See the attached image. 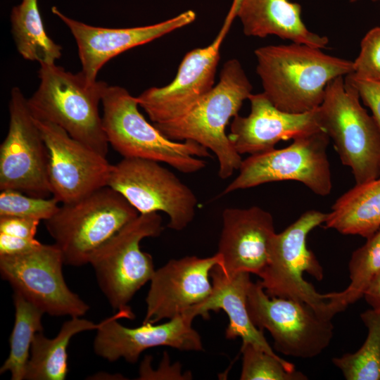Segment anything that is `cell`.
<instances>
[{"label": "cell", "mask_w": 380, "mask_h": 380, "mask_svg": "<svg viewBox=\"0 0 380 380\" xmlns=\"http://www.w3.org/2000/svg\"><path fill=\"white\" fill-rule=\"evenodd\" d=\"M325 228L367 239L380 229V177L355 185L331 207Z\"/></svg>", "instance_id": "603a6c76"}, {"label": "cell", "mask_w": 380, "mask_h": 380, "mask_svg": "<svg viewBox=\"0 0 380 380\" xmlns=\"http://www.w3.org/2000/svg\"><path fill=\"white\" fill-rule=\"evenodd\" d=\"M360 99L357 90L338 77L327 86L318 108L322 127L341 163L351 169L355 184L380 177V131Z\"/></svg>", "instance_id": "52a82bcc"}, {"label": "cell", "mask_w": 380, "mask_h": 380, "mask_svg": "<svg viewBox=\"0 0 380 380\" xmlns=\"http://www.w3.org/2000/svg\"><path fill=\"white\" fill-rule=\"evenodd\" d=\"M353 76L380 82V26L369 30L360 42V51L353 61Z\"/></svg>", "instance_id": "1f68e13d"}, {"label": "cell", "mask_w": 380, "mask_h": 380, "mask_svg": "<svg viewBox=\"0 0 380 380\" xmlns=\"http://www.w3.org/2000/svg\"><path fill=\"white\" fill-rule=\"evenodd\" d=\"M360 318L368 331L364 343L353 353L334 357L332 362L347 380H380V312L369 309Z\"/></svg>", "instance_id": "83f0119b"}, {"label": "cell", "mask_w": 380, "mask_h": 380, "mask_svg": "<svg viewBox=\"0 0 380 380\" xmlns=\"http://www.w3.org/2000/svg\"><path fill=\"white\" fill-rule=\"evenodd\" d=\"M235 18L236 8L232 3L211 44L188 52L169 84L148 88L137 97L139 106L153 125L175 119L213 88L220 47Z\"/></svg>", "instance_id": "5bb4252c"}, {"label": "cell", "mask_w": 380, "mask_h": 380, "mask_svg": "<svg viewBox=\"0 0 380 380\" xmlns=\"http://www.w3.org/2000/svg\"><path fill=\"white\" fill-rule=\"evenodd\" d=\"M151 357L146 356L141 362L138 379H189L191 377L190 374H182L179 362L170 365L167 354H165L160 366L155 371L151 367Z\"/></svg>", "instance_id": "836d02e7"}, {"label": "cell", "mask_w": 380, "mask_h": 380, "mask_svg": "<svg viewBox=\"0 0 380 380\" xmlns=\"http://www.w3.org/2000/svg\"><path fill=\"white\" fill-rule=\"evenodd\" d=\"M216 253L217 265L228 275L239 272L260 274L268 260L274 230L272 215L258 206L227 208Z\"/></svg>", "instance_id": "d6986e66"}, {"label": "cell", "mask_w": 380, "mask_h": 380, "mask_svg": "<svg viewBox=\"0 0 380 380\" xmlns=\"http://www.w3.org/2000/svg\"><path fill=\"white\" fill-rule=\"evenodd\" d=\"M163 229L158 213L139 214L91 255L99 286L116 310H131L134 294L150 281L155 270L151 255L140 248L142 239L158 236Z\"/></svg>", "instance_id": "ba28073f"}, {"label": "cell", "mask_w": 380, "mask_h": 380, "mask_svg": "<svg viewBox=\"0 0 380 380\" xmlns=\"http://www.w3.org/2000/svg\"><path fill=\"white\" fill-rule=\"evenodd\" d=\"M108 186L120 194L139 214L161 211L176 231L194 220L198 199L193 191L159 162L123 158L112 165Z\"/></svg>", "instance_id": "8fae6325"}, {"label": "cell", "mask_w": 380, "mask_h": 380, "mask_svg": "<svg viewBox=\"0 0 380 380\" xmlns=\"http://www.w3.org/2000/svg\"><path fill=\"white\" fill-rule=\"evenodd\" d=\"M248 99L250 113L236 115L228 134L240 155L262 153L274 148L280 141L323 129L318 108L303 113L285 112L275 107L263 92L252 93Z\"/></svg>", "instance_id": "ffe728a7"}, {"label": "cell", "mask_w": 380, "mask_h": 380, "mask_svg": "<svg viewBox=\"0 0 380 380\" xmlns=\"http://www.w3.org/2000/svg\"><path fill=\"white\" fill-rule=\"evenodd\" d=\"M220 262L211 257L186 256L172 259L155 270L146 298L143 323L170 319L203 303L211 294L213 268Z\"/></svg>", "instance_id": "e0dca14e"}, {"label": "cell", "mask_w": 380, "mask_h": 380, "mask_svg": "<svg viewBox=\"0 0 380 380\" xmlns=\"http://www.w3.org/2000/svg\"><path fill=\"white\" fill-rule=\"evenodd\" d=\"M241 380H307L295 365L251 343H242Z\"/></svg>", "instance_id": "f1b7e54d"}, {"label": "cell", "mask_w": 380, "mask_h": 380, "mask_svg": "<svg viewBox=\"0 0 380 380\" xmlns=\"http://www.w3.org/2000/svg\"><path fill=\"white\" fill-rule=\"evenodd\" d=\"M34 120L49 153L48 179L53 198L62 204L70 203L108 185L113 165L106 156L61 127Z\"/></svg>", "instance_id": "9a60e30c"}, {"label": "cell", "mask_w": 380, "mask_h": 380, "mask_svg": "<svg viewBox=\"0 0 380 380\" xmlns=\"http://www.w3.org/2000/svg\"><path fill=\"white\" fill-rule=\"evenodd\" d=\"M329 139L324 130L319 129L293 139L284 148L251 155L242 160L239 175L222 194L291 180L302 183L318 196L329 195L332 189L327 153Z\"/></svg>", "instance_id": "9c48e42d"}, {"label": "cell", "mask_w": 380, "mask_h": 380, "mask_svg": "<svg viewBox=\"0 0 380 380\" xmlns=\"http://www.w3.org/2000/svg\"><path fill=\"white\" fill-rule=\"evenodd\" d=\"M327 213L310 210L270 241L268 260L258 276L270 297L289 298L310 305L320 316L331 319L335 315L329 296L320 293L303 279L306 272L317 281L324 277L323 268L306 244L307 236L324 223Z\"/></svg>", "instance_id": "8992f818"}, {"label": "cell", "mask_w": 380, "mask_h": 380, "mask_svg": "<svg viewBox=\"0 0 380 380\" xmlns=\"http://www.w3.org/2000/svg\"><path fill=\"white\" fill-rule=\"evenodd\" d=\"M8 110V129L0 146V190L47 198L48 150L19 87L11 89Z\"/></svg>", "instance_id": "4fadbf2b"}, {"label": "cell", "mask_w": 380, "mask_h": 380, "mask_svg": "<svg viewBox=\"0 0 380 380\" xmlns=\"http://www.w3.org/2000/svg\"><path fill=\"white\" fill-rule=\"evenodd\" d=\"M102 323L103 321L95 324L81 317H74L63 324L57 336L53 338L46 337L43 331L36 334L30 348L25 379H65L68 372L67 349L70 339L80 332L98 329Z\"/></svg>", "instance_id": "cb8c5ba5"}, {"label": "cell", "mask_w": 380, "mask_h": 380, "mask_svg": "<svg viewBox=\"0 0 380 380\" xmlns=\"http://www.w3.org/2000/svg\"><path fill=\"white\" fill-rule=\"evenodd\" d=\"M40 221L18 217H0V255L27 252L39 246L36 239Z\"/></svg>", "instance_id": "4dcf8cb0"}, {"label": "cell", "mask_w": 380, "mask_h": 380, "mask_svg": "<svg viewBox=\"0 0 380 380\" xmlns=\"http://www.w3.org/2000/svg\"><path fill=\"white\" fill-rule=\"evenodd\" d=\"M246 305L253 323L261 330L267 329L275 350L285 355L315 357L331 341V319L320 316L306 303L269 296L259 281H251Z\"/></svg>", "instance_id": "30bf717a"}, {"label": "cell", "mask_w": 380, "mask_h": 380, "mask_svg": "<svg viewBox=\"0 0 380 380\" xmlns=\"http://www.w3.org/2000/svg\"><path fill=\"white\" fill-rule=\"evenodd\" d=\"M59 248L41 243L27 252L0 255V273L14 293L51 316L82 317L89 307L68 286Z\"/></svg>", "instance_id": "7c38bea8"}, {"label": "cell", "mask_w": 380, "mask_h": 380, "mask_svg": "<svg viewBox=\"0 0 380 380\" xmlns=\"http://www.w3.org/2000/svg\"><path fill=\"white\" fill-rule=\"evenodd\" d=\"M253 86L237 59L225 62L220 80L213 88L175 119L154 125L168 139L194 141L214 153L219 164L218 175L225 179L239 169L241 155L226 134L230 120L239 115Z\"/></svg>", "instance_id": "7a4b0ae2"}, {"label": "cell", "mask_w": 380, "mask_h": 380, "mask_svg": "<svg viewBox=\"0 0 380 380\" xmlns=\"http://www.w3.org/2000/svg\"><path fill=\"white\" fill-rule=\"evenodd\" d=\"M348 270L350 282L348 287L341 292L328 293L334 315L363 298L371 281L380 272V229L352 253Z\"/></svg>", "instance_id": "4316f807"}, {"label": "cell", "mask_w": 380, "mask_h": 380, "mask_svg": "<svg viewBox=\"0 0 380 380\" xmlns=\"http://www.w3.org/2000/svg\"><path fill=\"white\" fill-rule=\"evenodd\" d=\"M345 78L357 90L363 103L370 108L380 131V82L358 78L352 74Z\"/></svg>", "instance_id": "d6a6232c"}, {"label": "cell", "mask_w": 380, "mask_h": 380, "mask_svg": "<svg viewBox=\"0 0 380 380\" xmlns=\"http://www.w3.org/2000/svg\"><path fill=\"white\" fill-rule=\"evenodd\" d=\"M213 289L210 296L201 304L186 312L194 317H209L210 311L224 310L229 318L226 338L242 339V343H251L272 355H276L266 340L262 330L251 321L247 309V292L251 283L250 273L239 272L228 275L217 265L210 272Z\"/></svg>", "instance_id": "44dd1931"}, {"label": "cell", "mask_w": 380, "mask_h": 380, "mask_svg": "<svg viewBox=\"0 0 380 380\" xmlns=\"http://www.w3.org/2000/svg\"><path fill=\"white\" fill-rule=\"evenodd\" d=\"M58 203L53 197H36L17 190L5 189L0 194V217L45 221L57 212Z\"/></svg>", "instance_id": "f546056e"}, {"label": "cell", "mask_w": 380, "mask_h": 380, "mask_svg": "<svg viewBox=\"0 0 380 380\" xmlns=\"http://www.w3.org/2000/svg\"><path fill=\"white\" fill-rule=\"evenodd\" d=\"M39 84L27 99L34 118L55 124L76 140L106 157L108 142L99 106L108 84L91 82L53 64H40Z\"/></svg>", "instance_id": "3957f363"}, {"label": "cell", "mask_w": 380, "mask_h": 380, "mask_svg": "<svg viewBox=\"0 0 380 380\" xmlns=\"http://www.w3.org/2000/svg\"><path fill=\"white\" fill-rule=\"evenodd\" d=\"M134 317L132 310H119L103 319L94 340L95 353L109 362L124 358L134 363L143 351L153 347L169 346L187 351L203 349L201 336L191 325L195 317L189 312L160 324L143 323L135 328L126 327L118 322Z\"/></svg>", "instance_id": "2e32d148"}, {"label": "cell", "mask_w": 380, "mask_h": 380, "mask_svg": "<svg viewBox=\"0 0 380 380\" xmlns=\"http://www.w3.org/2000/svg\"><path fill=\"white\" fill-rule=\"evenodd\" d=\"M139 215L120 194L106 186L62 204L44 222L64 264L82 266L89 263L97 249Z\"/></svg>", "instance_id": "5b68a950"}, {"label": "cell", "mask_w": 380, "mask_h": 380, "mask_svg": "<svg viewBox=\"0 0 380 380\" xmlns=\"http://www.w3.org/2000/svg\"><path fill=\"white\" fill-rule=\"evenodd\" d=\"M103 127L108 142L123 158L164 163L185 174L206 165L209 150L194 141H173L150 124L139 111L137 97L125 88L107 86L103 91Z\"/></svg>", "instance_id": "277c9868"}, {"label": "cell", "mask_w": 380, "mask_h": 380, "mask_svg": "<svg viewBox=\"0 0 380 380\" xmlns=\"http://www.w3.org/2000/svg\"><path fill=\"white\" fill-rule=\"evenodd\" d=\"M358 1H360V0H349V1L350 3H355V2ZM370 1H372L373 2H380V0H370Z\"/></svg>", "instance_id": "d590c367"}, {"label": "cell", "mask_w": 380, "mask_h": 380, "mask_svg": "<svg viewBox=\"0 0 380 380\" xmlns=\"http://www.w3.org/2000/svg\"><path fill=\"white\" fill-rule=\"evenodd\" d=\"M243 33L248 37L276 36L291 42L327 48L329 39L308 29L301 6L289 0H233Z\"/></svg>", "instance_id": "7402d4cb"}, {"label": "cell", "mask_w": 380, "mask_h": 380, "mask_svg": "<svg viewBox=\"0 0 380 380\" xmlns=\"http://www.w3.org/2000/svg\"><path fill=\"white\" fill-rule=\"evenodd\" d=\"M11 32L18 53L28 61L53 64L62 47L46 33L37 0H22L11 13Z\"/></svg>", "instance_id": "d4e9b609"}, {"label": "cell", "mask_w": 380, "mask_h": 380, "mask_svg": "<svg viewBox=\"0 0 380 380\" xmlns=\"http://www.w3.org/2000/svg\"><path fill=\"white\" fill-rule=\"evenodd\" d=\"M51 11L72 33L78 48L81 72L91 82L96 80L101 68L115 56L186 26L196 18L194 11L187 10L153 25L107 28L92 26L74 20L61 13L56 6L51 8Z\"/></svg>", "instance_id": "ac0fdd59"}, {"label": "cell", "mask_w": 380, "mask_h": 380, "mask_svg": "<svg viewBox=\"0 0 380 380\" xmlns=\"http://www.w3.org/2000/svg\"><path fill=\"white\" fill-rule=\"evenodd\" d=\"M363 297L372 309L380 312V272L372 279Z\"/></svg>", "instance_id": "e575fe53"}, {"label": "cell", "mask_w": 380, "mask_h": 380, "mask_svg": "<svg viewBox=\"0 0 380 380\" xmlns=\"http://www.w3.org/2000/svg\"><path fill=\"white\" fill-rule=\"evenodd\" d=\"M15 319L9 337L10 351L0 368V374L11 373L12 380L25 379L30 348L36 334L43 331L41 310L13 292Z\"/></svg>", "instance_id": "484cf974"}, {"label": "cell", "mask_w": 380, "mask_h": 380, "mask_svg": "<svg viewBox=\"0 0 380 380\" xmlns=\"http://www.w3.org/2000/svg\"><path fill=\"white\" fill-rule=\"evenodd\" d=\"M254 54L262 92L275 107L288 113L318 108L328 84L353 71L352 61L304 44L261 46Z\"/></svg>", "instance_id": "6da1fadb"}]
</instances>
